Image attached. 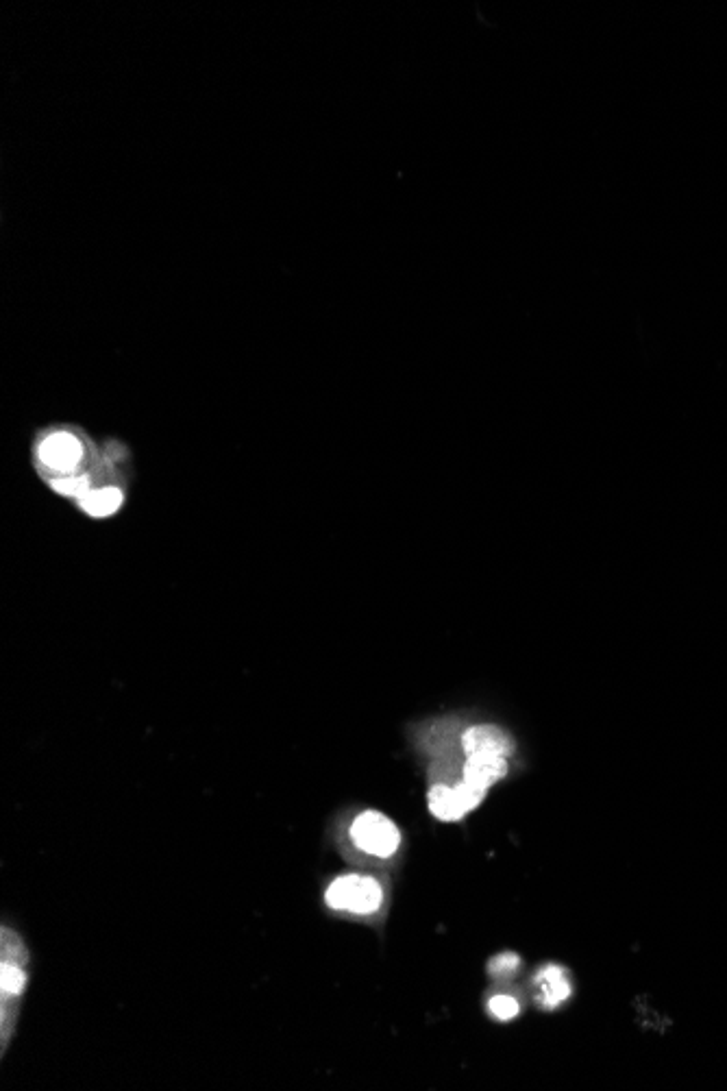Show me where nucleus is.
<instances>
[{
  "instance_id": "7",
  "label": "nucleus",
  "mask_w": 727,
  "mask_h": 1091,
  "mask_svg": "<svg viewBox=\"0 0 727 1091\" xmlns=\"http://www.w3.org/2000/svg\"><path fill=\"white\" fill-rule=\"evenodd\" d=\"M127 493L120 484H107V486H94L90 490L75 499L77 506L83 514H88L90 519H109L114 517L125 506Z\"/></svg>"
},
{
  "instance_id": "6",
  "label": "nucleus",
  "mask_w": 727,
  "mask_h": 1091,
  "mask_svg": "<svg viewBox=\"0 0 727 1091\" xmlns=\"http://www.w3.org/2000/svg\"><path fill=\"white\" fill-rule=\"evenodd\" d=\"M460 745L466 756L477 752H497L510 758L514 754V741L510 739V734L499 726H492V723H479V726L468 728L462 734Z\"/></svg>"
},
{
  "instance_id": "1",
  "label": "nucleus",
  "mask_w": 727,
  "mask_h": 1091,
  "mask_svg": "<svg viewBox=\"0 0 727 1091\" xmlns=\"http://www.w3.org/2000/svg\"><path fill=\"white\" fill-rule=\"evenodd\" d=\"M92 440L72 427H53L38 438L35 464L57 495L79 499L92 486L96 469Z\"/></svg>"
},
{
  "instance_id": "11",
  "label": "nucleus",
  "mask_w": 727,
  "mask_h": 1091,
  "mask_svg": "<svg viewBox=\"0 0 727 1091\" xmlns=\"http://www.w3.org/2000/svg\"><path fill=\"white\" fill-rule=\"evenodd\" d=\"M519 967H521L519 956L512 954V952H505V954L495 956V959L488 963V974L503 980V978H510V976H514L516 972H519Z\"/></svg>"
},
{
  "instance_id": "4",
  "label": "nucleus",
  "mask_w": 727,
  "mask_h": 1091,
  "mask_svg": "<svg viewBox=\"0 0 727 1091\" xmlns=\"http://www.w3.org/2000/svg\"><path fill=\"white\" fill-rule=\"evenodd\" d=\"M27 963L29 954L22 941L9 928H3V963H0V989H3V1013L9 1011L11 1002H20L27 989Z\"/></svg>"
},
{
  "instance_id": "8",
  "label": "nucleus",
  "mask_w": 727,
  "mask_h": 1091,
  "mask_svg": "<svg viewBox=\"0 0 727 1091\" xmlns=\"http://www.w3.org/2000/svg\"><path fill=\"white\" fill-rule=\"evenodd\" d=\"M429 813L440 821H460L468 811L455 784L436 782L427 791Z\"/></svg>"
},
{
  "instance_id": "10",
  "label": "nucleus",
  "mask_w": 727,
  "mask_h": 1091,
  "mask_svg": "<svg viewBox=\"0 0 727 1091\" xmlns=\"http://www.w3.org/2000/svg\"><path fill=\"white\" fill-rule=\"evenodd\" d=\"M488 1011H490L492 1017H495V1020H499V1022H510V1020H514L516 1015L521 1013V1002L516 1000L514 996L499 994V996H492V998H490V1002H488Z\"/></svg>"
},
{
  "instance_id": "2",
  "label": "nucleus",
  "mask_w": 727,
  "mask_h": 1091,
  "mask_svg": "<svg viewBox=\"0 0 727 1091\" xmlns=\"http://www.w3.org/2000/svg\"><path fill=\"white\" fill-rule=\"evenodd\" d=\"M325 902L338 913L373 915L384 904V887L371 876L344 874L331 882Z\"/></svg>"
},
{
  "instance_id": "3",
  "label": "nucleus",
  "mask_w": 727,
  "mask_h": 1091,
  "mask_svg": "<svg viewBox=\"0 0 727 1091\" xmlns=\"http://www.w3.org/2000/svg\"><path fill=\"white\" fill-rule=\"evenodd\" d=\"M351 839L366 854L377 858H390L399 850L401 832L397 824L384 813L364 811L353 819Z\"/></svg>"
},
{
  "instance_id": "5",
  "label": "nucleus",
  "mask_w": 727,
  "mask_h": 1091,
  "mask_svg": "<svg viewBox=\"0 0 727 1091\" xmlns=\"http://www.w3.org/2000/svg\"><path fill=\"white\" fill-rule=\"evenodd\" d=\"M508 771H510L508 756L497 754V752H477V754L466 756L462 765V780L473 784V787L477 789L488 791L490 787H495L499 780L508 776Z\"/></svg>"
},
{
  "instance_id": "9",
  "label": "nucleus",
  "mask_w": 727,
  "mask_h": 1091,
  "mask_svg": "<svg viewBox=\"0 0 727 1091\" xmlns=\"http://www.w3.org/2000/svg\"><path fill=\"white\" fill-rule=\"evenodd\" d=\"M536 985L540 989L538 1002H540V1007H545V1009H556V1007H560L562 1002L569 1000V996H571L569 976H566V972L558 965L542 967V970L536 976Z\"/></svg>"
}]
</instances>
